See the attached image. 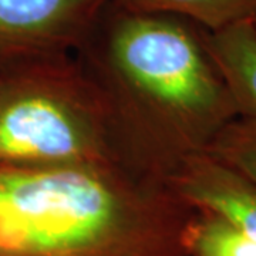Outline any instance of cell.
I'll list each match as a JSON object with an SVG mask.
<instances>
[{
    "label": "cell",
    "instance_id": "6da1fadb",
    "mask_svg": "<svg viewBox=\"0 0 256 256\" xmlns=\"http://www.w3.org/2000/svg\"><path fill=\"white\" fill-rule=\"evenodd\" d=\"M73 56L138 162L164 180L239 117L205 28L188 18L110 0Z\"/></svg>",
    "mask_w": 256,
    "mask_h": 256
},
{
    "label": "cell",
    "instance_id": "7a4b0ae2",
    "mask_svg": "<svg viewBox=\"0 0 256 256\" xmlns=\"http://www.w3.org/2000/svg\"><path fill=\"white\" fill-rule=\"evenodd\" d=\"M195 208L121 164L0 170V256H188Z\"/></svg>",
    "mask_w": 256,
    "mask_h": 256
},
{
    "label": "cell",
    "instance_id": "3957f363",
    "mask_svg": "<svg viewBox=\"0 0 256 256\" xmlns=\"http://www.w3.org/2000/svg\"><path fill=\"white\" fill-rule=\"evenodd\" d=\"M64 164H121L150 172L74 56L2 66L0 170Z\"/></svg>",
    "mask_w": 256,
    "mask_h": 256
},
{
    "label": "cell",
    "instance_id": "277c9868",
    "mask_svg": "<svg viewBox=\"0 0 256 256\" xmlns=\"http://www.w3.org/2000/svg\"><path fill=\"white\" fill-rule=\"evenodd\" d=\"M110 0H0V67L73 56Z\"/></svg>",
    "mask_w": 256,
    "mask_h": 256
},
{
    "label": "cell",
    "instance_id": "5b68a950",
    "mask_svg": "<svg viewBox=\"0 0 256 256\" xmlns=\"http://www.w3.org/2000/svg\"><path fill=\"white\" fill-rule=\"evenodd\" d=\"M194 208L212 210L256 239V184L208 152L185 158L166 178Z\"/></svg>",
    "mask_w": 256,
    "mask_h": 256
},
{
    "label": "cell",
    "instance_id": "8992f818",
    "mask_svg": "<svg viewBox=\"0 0 256 256\" xmlns=\"http://www.w3.org/2000/svg\"><path fill=\"white\" fill-rule=\"evenodd\" d=\"M205 42L220 68L240 117L256 118V30L244 20L215 32L205 28Z\"/></svg>",
    "mask_w": 256,
    "mask_h": 256
},
{
    "label": "cell",
    "instance_id": "52a82bcc",
    "mask_svg": "<svg viewBox=\"0 0 256 256\" xmlns=\"http://www.w3.org/2000/svg\"><path fill=\"white\" fill-rule=\"evenodd\" d=\"M118 6L134 12L168 13L195 22L215 32L229 24L254 20L256 0H112Z\"/></svg>",
    "mask_w": 256,
    "mask_h": 256
},
{
    "label": "cell",
    "instance_id": "ba28073f",
    "mask_svg": "<svg viewBox=\"0 0 256 256\" xmlns=\"http://www.w3.org/2000/svg\"><path fill=\"white\" fill-rule=\"evenodd\" d=\"M186 250L188 256H256V239L218 214L195 208Z\"/></svg>",
    "mask_w": 256,
    "mask_h": 256
},
{
    "label": "cell",
    "instance_id": "9c48e42d",
    "mask_svg": "<svg viewBox=\"0 0 256 256\" xmlns=\"http://www.w3.org/2000/svg\"><path fill=\"white\" fill-rule=\"evenodd\" d=\"M256 184V118L236 117L222 128L206 151Z\"/></svg>",
    "mask_w": 256,
    "mask_h": 256
},
{
    "label": "cell",
    "instance_id": "30bf717a",
    "mask_svg": "<svg viewBox=\"0 0 256 256\" xmlns=\"http://www.w3.org/2000/svg\"><path fill=\"white\" fill-rule=\"evenodd\" d=\"M252 22H254V28H255V30H256V18H254V20H252Z\"/></svg>",
    "mask_w": 256,
    "mask_h": 256
}]
</instances>
